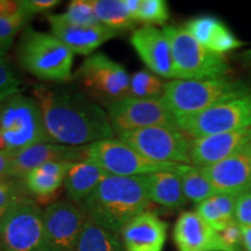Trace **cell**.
I'll list each match as a JSON object with an SVG mask.
<instances>
[{
	"label": "cell",
	"instance_id": "1",
	"mask_svg": "<svg viewBox=\"0 0 251 251\" xmlns=\"http://www.w3.org/2000/svg\"><path fill=\"white\" fill-rule=\"evenodd\" d=\"M34 96L50 143L84 147L115 135L107 111L84 92L71 87L37 85Z\"/></svg>",
	"mask_w": 251,
	"mask_h": 251
},
{
	"label": "cell",
	"instance_id": "2",
	"mask_svg": "<svg viewBox=\"0 0 251 251\" xmlns=\"http://www.w3.org/2000/svg\"><path fill=\"white\" fill-rule=\"evenodd\" d=\"M150 203L146 176H108L81 202L87 219L106 230L120 235L126 224Z\"/></svg>",
	"mask_w": 251,
	"mask_h": 251
},
{
	"label": "cell",
	"instance_id": "3",
	"mask_svg": "<svg viewBox=\"0 0 251 251\" xmlns=\"http://www.w3.org/2000/svg\"><path fill=\"white\" fill-rule=\"evenodd\" d=\"M74 52L52 34L27 26L17 48L19 64L45 81L68 83L72 78Z\"/></svg>",
	"mask_w": 251,
	"mask_h": 251
},
{
	"label": "cell",
	"instance_id": "4",
	"mask_svg": "<svg viewBox=\"0 0 251 251\" xmlns=\"http://www.w3.org/2000/svg\"><path fill=\"white\" fill-rule=\"evenodd\" d=\"M250 92L251 87L247 83L228 77L202 80L174 79L165 83L161 99L175 118H180Z\"/></svg>",
	"mask_w": 251,
	"mask_h": 251
},
{
	"label": "cell",
	"instance_id": "5",
	"mask_svg": "<svg viewBox=\"0 0 251 251\" xmlns=\"http://www.w3.org/2000/svg\"><path fill=\"white\" fill-rule=\"evenodd\" d=\"M43 142L49 140L36 99L19 93L0 103V151L12 157Z\"/></svg>",
	"mask_w": 251,
	"mask_h": 251
},
{
	"label": "cell",
	"instance_id": "6",
	"mask_svg": "<svg viewBox=\"0 0 251 251\" xmlns=\"http://www.w3.org/2000/svg\"><path fill=\"white\" fill-rule=\"evenodd\" d=\"M163 31L171 46L176 79H219L230 74L224 56L200 45L185 28L165 26Z\"/></svg>",
	"mask_w": 251,
	"mask_h": 251
},
{
	"label": "cell",
	"instance_id": "7",
	"mask_svg": "<svg viewBox=\"0 0 251 251\" xmlns=\"http://www.w3.org/2000/svg\"><path fill=\"white\" fill-rule=\"evenodd\" d=\"M176 125L188 137L199 139L251 128V92L226 100L196 114L176 118Z\"/></svg>",
	"mask_w": 251,
	"mask_h": 251
},
{
	"label": "cell",
	"instance_id": "8",
	"mask_svg": "<svg viewBox=\"0 0 251 251\" xmlns=\"http://www.w3.org/2000/svg\"><path fill=\"white\" fill-rule=\"evenodd\" d=\"M76 78L84 93L105 107L129 97L130 77L126 69L102 52L84 59Z\"/></svg>",
	"mask_w": 251,
	"mask_h": 251
},
{
	"label": "cell",
	"instance_id": "9",
	"mask_svg": "<svg viewBox=\"0 0 251 251\" xmlns=\"http://www.w3.org/2000/svg\"><path fill=\"white\" fill-rule=\"evenodd\" d=\"M2 251H49L43 211L33 198L17 203L0 225Z\"/></svg>",
	"mask_w": 251,
	"mask_h": 251
},
{
	"label": "cell",
	"instance_id": "10",
	"mask_svg": "<svg viewBox=\"0 0 251 251\" xmlns=\"http://www.w3.org/2000/svg\"><path fill=\"white\" fill-rule=\"evenodd\" d=\"M118 139L150 161L191 164V140L178 127L153 126L124 133Z\"/></svg>",
	"mask_w": 251,
	"mask_h": 251
},
{
	"label": "cell",
	"instance_id": "11",
	"mask_svg": "<svg viewBox=\"0 0 251 251\" xmlns=\"http://www.w3.org/2000/svg\"><path fill=\"white\" fill-rule=\"evenodd\" d=\"M87 158L111 176L135 177L159 171L175 170L178 164L150 161L120 141L106 139L87 146Z\"/></svg>",
	"mask_w": 251,
	"mask_h": 251
},
{
	"label": "cell",
	"instance_id": "12",
	"mask_svg": "<svg viewBox=\"0 0 251 251\" xmlns=\"http://www.w3.org/2000/svg\"><path fill=\"white\" fill-rule=\"evenodd\" d=\"M114 134L120 136L142 128L153 126L177 127L176 118L165 107L162 99L127 98L106 107Z\"/></svg>",
	"mask_w": 251,
	"mask_h": 251
},
{
	"label": "cell",
	"instance_id": "13",
	"mask_svg": "<svg viewBox=\"0 0 251 251\" xmlns=\"http://www.w3.org/2000/svg\"><path fill=\"white\" fill-rule=\"evenodd\" d=\"M49 251H74L86 222L85 212L74 202L55 201L43 211Z\"/></svg>",
	"mask_w": 251,
	"mask_h": 251
},
{
	"label": "cell",
	"instance_id": "14",
	"mask_svg": "<svg viewBox=\"0 0 251 251\" xmlns=\"http://www.w3.org/2000/svg\"><path fill=\"white\" fill-rule=\"evenodd\" d=\"M216 192L240 194L251 190V144L215 164L201 168Z\"/></svg>",
	"mask_w": 251,
	"mask_h": 251
},
{
	"label": "cell",
	"instance_id": "15",
	"mask_svg": "<svg viewBox=\"0 0 251 251\" xmlns=\"http://www.w3.org/2000/svg\"><path fill=\"white\" fill-rule=\"evenodd\" d=\"M250 144L251 128L192 139L190 144L191 165L198 168L213 165L240 152Z\"/></svg>",
	"mask_w": 251,
	"mask_h": 251
},
{
	"label": "cell",
	"instance_id": "16",
	"mask_svg": "<svg viewBox=\"0 0 251 251\" xmlns=\"http://www.w3.org/2000/svg\"><path fill=\"white\" fill-rule=\"evenodd\" d=\"M51 34L64 43L74 54L92 55L100 46L114 39L117 31L101 26H79L69 21L64 14H48Z\"/></svg>",
	"mask_w": 251,
	"mask_h": 251
},
{
	"label": "cell",
	"instance_id": "17",
	"mask_svg": "<svg viewBox=\"0 0 251 251\" xmlns=\"http://www.w3.org/2000/svg\"><path fill=\"white\" fill-rule=\"evenodd\" d=\"M130 43L149 71L163 78H175L171 46L163 29L146 25L134 30Z\"/></svg>",
	"mask_w": 251,
	"mask_h": 251
},
{
	"label": "cell",
	"instance_id": "18",
	"mask_svg": "<svg viewBox=\"0 0 251 251\" xmlns=\"http://www.w3.org/2000/svg\"><path fill=\"white\" fill-rule=\"evenodd\" d=\"M87 158V146L71 147L56 143H37L11 157L9 178L23 179L28 172L52 162H79Z\"/></svg>",
	"mask_w": 251,
	"mask_h": 251
},
{
	"label": "cell",
	"instance_id": "19",
	"mask_svg": "<svg viewBox=\"0 0 251 251\" xmlns=\"http://www.w3.org/2000/svg\"><path fill=\"white\" fill-rule=\"evenodd\" d=\"M178 251H233L197 212L181 213L174 228Z\"/></svg>",
	"mask_w": 251,
	"mask_h": 251
},
{
	"label": "cell",
	"instance_id": "20",
	"mask_svg": "<svg viewBox=\"0 0 251 251\" xmlns=\"http://www.w3.org/2000/svg\"><path fill=\"white\" fill-rule=\"evenodd\" d=\"M168 224L155 213L146 211L131 219L121 230L125 251H163Z\"/></svg>",
	"mask_w": 251,
	"mask_h": 251
},
{
	"label": "cell",
	"instance_id": "21",
	"mask_svg": "<svg viewBox=\"0 0 251 251\" xmlns=\"http://www.w3.org/2000/svg\"><path fill=\"white\" fill-rule=\"evenodd\" d=\"M108 176L111 175L89 158L72 163L64 180L68 197L72 201L83 202Z\"/></svg>",
	"mask_w": 251,
	"mask_h": 251
},
{
	"label": "cell",
	"instance_id": "22",
	"mask_svg": "<svg viewBox=\"0 0 251 251\" xmlns=\"http://www.w3.org/2000/svg\"><path fill=\"white\" fill-rule=\"evenodd\" d=\"M146 183L150 201L166 208H180L186 205L181 180L175 170L147 175Z\"/></svg>",
	"mask_w": 251,
	"mask_h": 251
},
{
	"label": "cell",
	"instance_id": "23",
	"mask_svg": "<svg viewBox=\"0 0 251 251\" xmlns=\"http://www.w3.org/2000/svg\"><path fill=\"white\" fill-rule=\"evenodd\" d=\"M70 162H52L34 169L23 178L30 196L48 198L57 192L64 184Z\"/></svg>",
	"mask_w": 251,
	"mask_h": 251
},
{
	"label": "cell",
	"instance_id": "24",
	"mask_svg": "<svg viewBox=\"0 0 251 251\" xmlns=\"http://www.w3.org/2000/svg\"><path fill=\"white\" fill-rule=\"evenodd\" d=\"M175 171L179 176L184 194L187 200L199 205L200 202L218 194L201 168L191 164H178Z\"/></svg>",
	"mask_w": 251,
	"mask_h": 251
},
{
	"label": "cell",
	"instance_id": "25",
	"mask_svg": "<svg viewBox=\"0 0 251 251\" xmlns=\"http://www.w3.org/2000/svg\"><path fill=\"white\" fill-rule=\"evenodd\" d=\"M96 17L101 26L108 29L124 31L137 25L126 7L124 0H92Z\"/></svg>",
	"mask_w": 251,
	"mask_h": 251
},
{
	"label": "cell",
	"instance_id": "26",
	"mask_svg": "<svg viewBox=\"0 0 251 251\" xmlns=\"http://www.w3.org/2000/svg\"><path fill=\"white\" fill-rule=\"evenodd\" d=\"M74 251H125L118 234L87 221Z\"/></svg>",
	"mask_w": 251,
	"mask_h": 251
},
{
	"label": "cell",
	"instance_id": "27",
	"mask_svg": "<svg viewBox=\"0 0 251 251\" xmlns=\"http://www.w3.org/2000/svg\"><path fill=\"white\" fill-rule=\"evenodd\" d=\"M165 83L151 71L140 70L130 77L129 97L136 99L162 98Z\"/></svg>",
	"mask_w": 251,
	"mask_h": 251
},
{
	"label": "cell",
	"instance_id": "28",
	"mask_svg": "<svg viewBox=\"0 0 251 251\" xmlns=\"http://www.w3.org/2000/svg\"><path fill=\"white\" fill-rule=\"evenodd\" d=\"M30 198V193L28 192L24 179H0V208H9Z\"/></svg>",
	"mask_w": 251,
	"mask_h": 251
},
{
	"label": "cell",
	"instance_id": "29",
	"mask_svg": "<svg viewBox=\"0 0 251 251\" xmlns=\"http://www.w3.org/2000/svg\"><path fill=\"white\" fill-rule=\"evenodd\" d=\"M170 13L166 1L163 0H142L139 13H137V23H146L148 26L152 25H164L169 20Z\"/></svg>",
	"mask_w": 251,
	"mask_h": 251
},
{
	"label": "cell",
	"instance_id": "30",
	"mask_svg": "<svg viewBox=\"0 0 251 251\" xmlns=\"http://www.w3.org/2000/svg\"><path fill=\"white\" fill-rule=\"evenodd\" d=\"M64 17L72 24L79 26H99V21L96 17V12L92 0H74L69 2Z\"/></svg>",
	"mask_w": 251,
	"mask_h": 251
},
{
	"label": "cell",
	"instance_id": "31",
	"mask_svg": "<svg viewBox=\"0 0 251 251\" xmlns=\"http://www.w3.org/2000/svg\"><path fill=\"white\" fill-rule=\"evenodd\" d=\"M31 15L25 12L23 8L19 13L12 17H0V45L9 48L13 42L14 36L20 30L26 28Z\"/></svg>",
	"mask_w": 251,
	"mask_h": 251
},
{
	"label": "cell",
	"instance_id": "32",
	"mask_svg": "<svg viewBox=\"0 0 251 251\" xmlns=\"http://www.w3.org/2000/svg\"><path fill=\"white\" fill-rule=\"evenodd\" d=\"M220 21L211 15H202V17L194 18L186 24L184 28L188 33L196 39L200 45L203 47H208L211 37L214 33L216 26Z\"/></svg>",
	"mask_w": 251,
	"mask_h": 251
},
{
	"label": "cell",
	"instance_id": "33",
	"mask_svg": "<svg viewBox=\"0 0 251 251\" xmlns=\"http://www.w3.org/2000/svg\"><path fill=\"white\" fill-rule=\"evenodd\" d=\"M242 45L243 42L237 40L236 36L228 29L227 26L220 21L215 28L214 33H213L207 49L215 52V54L222 55L225 52L231 51V50L238 48V47Z\"/></svg>",
	"mask_w": 251,
	"mask_h": 251
},
{
	"label": "cell",
	"instance_id": "34",
	"mask_svg": "<svg viewBox=\"0 0 251 251\" xmlns=\"http://www.w3.org/2000/svg\"><path fill=\"white\" fill-rule=\"evenodd\" d=\"M21 92V80L11 63L0 58V103Z\"/></svg>",
	"mask_w": 251,
	"mask_h": 251
},
{
	"label": "cell",
	"instance_id": "35",
	"mask_svg": "<svg viewBox=\"0 0 251 251\" xmlns=\"http://www.w3.org/2000/svg\"><path fill=\"white\" fill-rule=\"evenodd\" d=\"M196 212L201 216V218L205 220L207 224L211 226L214 230L218 231V233H221L224 229H226L229 225H230L226 221L224 215L221 214V212H220L218 206H216L213 197L205 200V201L200 202L199 205L197 206Z\"/></svg>",
	"mask_w": 251,
	"mask_h": 251
},
{
	"label": "cell",
	"instance_id": "36",
	"mask_svg": "<svg viewBox=\"0 0 251 251\" xmlns=\"http://www.w3.org/2000/svg\"><path fill=\"white\" fill-rule=\"evenodd\" d=\"M235 221L242 226H251V190L236 198Z\"/></svg>",
	"mask_w": 251,
	"mask_h": 251
},
{
	"label": "cell",
	"instance_id": "37",
	"mask_svg": "<svg viewBox=\"0 0 251 251\" xmlns=\"http://www.w3.org/2000/svg\"><path fill=\"white\" fill-rule=\"evenodd\" d=\"M220 235H221L225 243L233 251H237L238 248L243 246L242 229H241V225L237 224L236 221L231 222L227 228L220 233Z\"/></svg>",
	"mask_w": 251,
	"mask_h": 251
},
{
	"label": "cell",
	"instance_id": "38",
	"mask_svg": "<svg viewBox=\"0 0 251 251\" xmlns=\"http://www.w3.org/2000/svg\"><path fill=\"white\" fill-rule=\"evenodd\" d=\"M61 4L59 0H21L20 6L25 12L33 17L34 14L49 11Z\"/></svg>",
	"mask_w": 251,
	"mask_h": 251
},
{
	"label": "cell",
	"instance_id": "39",
	"mask_svg": "<svg viewBox=\"0 0 251 251\" xmlns=\"http://www.w3.org/2000/svg\"><path fill=\"white\" fill-rule=\"evenodd\" d=\"M21 11L20 1L0 0V17H12Z\"/></svg>",
	"mask_w": 251,
	"mask_h": 251
},
{
	"label": "cell",
	"instance_id": "40",
	"mask_svg": "<svg viewBox=\"0 0 251 251\" xmlns=\"http://www.w3.org/2000/svg\"><path fill=\"white\" fill-rule=\"evenodd\" d=\"M11 172V156L0 151V179L9 178Z\"/></svg>",
	"mask_w": 251,
	"mask_h": 251
},
{
	"label": "cell",
	"instance_id": "41",
	"mask_svg": "<svg viewBox=\"0 0 251 251\" xmlns=\"http://www.w3.org/2000/svg\"><path fill=\"white\" fill-rule=\"evenodd\" d=\"M124 1L128 12H129V14L133 17V19L136 20L137 13H139L141 7V1H142V0H124Z\"/></svg>",
	"mask_w": 251,
	"mask_h": 251
},
{
	"label": "cell",
	"instance_id": "42",
	"mask_svg": "<svg viewBox=\"0 0 251 251\" xmlns=\"http://www.w3.org/2000/svg\"><path fill=\"white\" fill-rule=\"evenodd\" d=\"M242 236H243V247L247 251H251V226H242Z\"/></svg>",
	"mask_w": 251,
	"mask_h": 251
},
{
	"label": "cell",
	"instance_id": "43",
	"mask_svg": "<svg viewBox=\"0 0 251 251\" xmlns=\"http://www.w3.org/2000/svg\"><path fill=\"white\" fill-rule=\"evenodd\" d=\"M11 208H12V207H9V208H0V225L2 224V221L5 220L6 215L8 214L9 209H11Z\"/></svg>",
	"mask_w": 251,
	"mask_h": 251
},
{
	"label": "cell",
	"instance_id": "44",
	"mask_svg": "<svg viewBox=\"0 0 251 251\" xmlns=\"http://www.w3.org/2000/svg\"><path fill=\"white\" fill-rule=\"evenodd\" d=\"M243 59L251 67V49L250 50H247V51L244 52V54H243Z\"/></svg>",
	"mask_w": 251,
	"mask_h": 251
},
{
	"label": "cell",
	"instance_id": "45",
	"mask_svg": "<svg viewBox=\"0 0 251 251\" xmlns=\"http://www.w3.org/2000/svg\"><path fill=\"white\" fill-rule=\"evenodd\" d=\"M8 48H6V47H4L2 45H0V58H5V55L6 52H7Z\"/></svg>",
	"mask_w": 251,
	"mask_h": 251
},
{
	"label": "cell",
	"instance_id": "46",
	"mask_svg": "<svg viewBox=\"0 0 251 251\" xmlns=\"http://www.w3.org/2000/svg\"><path fill=\"white\" fill-rule=\"evenodd\" d=\"M0 251H2V250H1V247H0Z\"/></svg>",
	"mask_w": 251,
	"mask_h": 251
}]
</instances>
